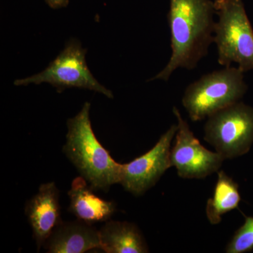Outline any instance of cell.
I'll list each match as a JSON object with an SVG mask.
<instances>
[{"mask_svg": "<svg viewBox=\"0 0 253 253\" xmlns=\"http://www.w3.org/2000/svg\"><path fill=\"white\" fill-rule=\"evenodd\" d=\"M173 113L178 123L175 142L170 151V163L178 175L184 179H204L217 172L224 158L200 143L179 109L173 108Z\"/></svg>", "mask_w": 253, "mask_h": 253, "instance_id": "7", "label": "cell"}, {"mask_svg": "<svg viewBox=\"0 0 253 253\" xmlns=\"http://www.w3.org/2000/svg\"><path fill=\"white\" fill-rule=\"evenodd\" d=\"M244 72L238 67H224L204 75L184 91L182 105L193 122L239 102L246 94Z\"/></svg>", "mask_w": 253, "mask_h": 253, "instance_id": "4", "label": "cell"}, {"mask_svg": "<svg viewBox=\"0 0 253 253\" xmlns=\"http://www.w3.org/2000/svg\"><path fill=\"white\" fill-rule=\"evenodd\" d=\"M101 250L106 253H146L149 247L136 224L128 221H106L99 230Z\"/></svg>", "mask_w": 253, "mask_h": 253, "instance_id": "12", "label": "cell"}, {"mask_svg": "<svg viewBox=\"0 0 253 253\" xmlns=\"http://www.w3.org/2000/svg\"><path fill=\"white\" fill-rule=\"evenodd\" d=\"M46 4L52 9L66 7L68 4V0H45Z\"/></svg>", "mask_w": 253, "mask_h": 253, "instance_id": "15", "label": "cell"}, {"mask_svg": "<svg viewBox=\"0 0 253 253\" xmlns=\"http://www.w3.org/2000/svg\"><path fill=\"white\" fill-rule=\"evenodd\" d=\"M91 105L84 103L81 111L67 121L68 132L63 151L82 177L94 191H109L120 184L123 164L116 162L100 143L91 126Z\"/></svg>", "mask_w": 253, "mask_h": 253, "instance_id": "2", "label": "cell"}, {"mask_svg": "<svg viewBox=\"0 0 253 253\" xmlns=\"http://www.w3.org/2000/svg\"><path fill=\"white\" fill-rule=\"evenodd\" d=\"M214 31L217 61L224 67L236 63L244 73L253 70V29L243 0H215Z\"/></svg>", "mask_w": 253, "mask_h": 253, "instance_id": "3", "label": "cell"}, {"mask_svg": "<svg viewBox=\"0 0 253 253\" xmlns=\"http://www.w3.org/2000/svg\"><path fill=\"white\" fill-rule=\"evenodd\" d=\"M204 139L224 160L247 154L253 144V108L236 102L208 118Z\"/></svg>", "mask_w": 253, "mask_h": 253, "instance_id": "5", "label": "cell"}, {"mask_svg": "<svg viewBox=\"0 0 253 253\" xmlns=\"http://www.w3.org/2000/svg\"><path fill=\"white\" fill-rule=\"evenodd\" d=\"M253 250V217H245V222L236 231L226 248L227 253H244Z\"/></svg>", "mask_w": 253, "mask_h": 253, "instance_id": "14", "label": "cell"}, {"mask_svg": "<svg viewBox=\"0 0 253 253\" xmlns=\"http://www.w3.org/2000/svg\"><path fill=\"white\" fill-rule=\"evenodd\" d=\"M240 201L241 195L237 183L224 171L218 172L214 194L206 205V215L210 223H220L221 216L237 208Z\"/></svg>", "mask_w": 253, "mask_h": 253, "instance_id": "13", "label": "cell"}, {"mask_svg": "<svg viewBox=\"0 0 253 253\" xmlns=\"http://www.w3.org/2000/svg\"><path fill=\"white\" fill-rule=\"evenodd\" d=\"M177 131L172 125L146 154L123 164L120 184L128 192L139 196L156 185L170 167L171 143Z\"/></svg>", "mask_w": 253, "mask_h": 253, "instance_id": "8", "label": "cell"}, {"mask_svg": "<svg viewBox=\"0 0 253 253\" xmlns=\"http://www.w3.org/2000/svg\"><path fill=\"white\" fill-rule=\"evenodd\" d=\"M86 51L80 42L71 40L44 71L31 77L16 80L14 84L23 86L47 83L56 87L59 93L67 88H81L101 93L113 99L112 91L100 84L89 71L86 63Z\"/></svg>", "mask_w": 253, "mask_h": 253, "instance_id": "6", "label": "cell"}, {"mask_svg": "<svg viewBox=\"0 0 253 253\" xmlns=\"http://www.w3.org/2000/svg\"><path fill=\"white\" fill-rule=\"evenodd\" d=\"M89 184L82 176L75 178L68 192V211L78 219L89 224L109 221L116 211L113 201H106L93 192Z\"/></svg>", "mask_w": 253, "mask_h": 253, "instance_id": "11", "label": "cell"}, {"mask_svg": "<svg viewBox=\"0 0 253 253\" xmlns=\"http://www.w3.org/2000/svg\"><path fill=\"white\" fill-rule=\"evenodd\" d=\"M168 21L172 55L166 67L150 81H168L178 68L192 70L214 42L215 21L211 0H169Z\"/></svg>", "mask_w": 253, "mask_h": 253, "instance_id": "1", "label": "cell"}, {"mask_svg": "<svg viewBox=\"0 0 253 253\" xmlns=\"http://www.w3.org/2000/svg\"><path fill=\"white\" fill-rule=\"evenodd\" d=\"M59 199V190L52 181L41 184L38 193L25 206V214L33 230L38 251L44 247L55 228L62 221Z\"/></svg>", "mask_w": 253, "mask_h": 253, "instance_id": "9", "label": "cell"}, {"mask_svg": "<svg viewBox=\"0 0 253 253\" xmlns=\"http://www.w3.org/2000/svg\"><path fill=\"white\" fill-rule=\"evenodd\" d=\"M49 253H83L101 250L99 230L79 219L61 221L44 246Z\"/></svg>", "mask_w": 253, "mask_h": 253, "instance_id": "10", "label": "cell"}]
</instances>
